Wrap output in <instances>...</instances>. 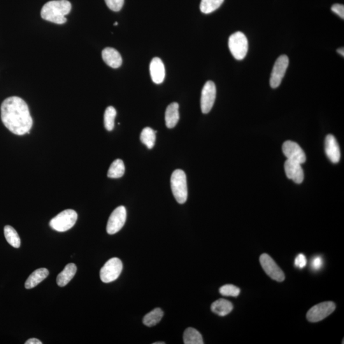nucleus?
<instances>
[{
  "label": "nucleus",
  "instance_id": "nucleus-1",
  "mask_svg": "<svg viewBox=\"0 0 344 344\" xmlns=\"http://www.w3.org/2000/svg\"><path fill=\"white\" fill-rule=\"evenodd\" d=\"M1 118L6 128L18 136H23L32 128V120L28 106L20 97L4 100L1 106Z\"/></svg>",
  "mask_w": 344,
  "mask_h": 344
},
{
  "label": "nucleus",
  "instance_id": "nucleus-2",
  "mask_svg": "<svg viewBox=\"0 0 344 344\" xmlns=\"http://www.w3.org/2000/svg\"><path fill=\"white\" fill-rule=\"evenodd\" d=\"M72 4L68 0H54L46 3L41 10L42 18L55 24L66 22L65 16L70 12Z\"/></svg>",
  "mask_w": 344,
  "mask_h": 344
},
{
  "label": "nucleus",
  "instance_id": "nucleus-3",
  "mask_svg": "<svg viewBox=\"0 0 344 344\" xmlns=\"http://www.w3.org/2000/svg\"><path fill=\"white\" fill-rule=\"evenodd\" d=\"M172 192L176 201L183 204L188 199V186L186 176L182 170H176L171 176Z\"/></svg>",
  "mask_w": 344,
  "mask_h": 344
},
{
  "label": "nucleus",
  "instance_id": "nucleus-4",
  "mask_svg": "<svg viewBox=\"0 0 344 344\" xmlns=\"http://www.w3.org/2000/svg\"><path fill=\"white\" fill-rule=\"evenodd\" d=\"M78 218V214L75 210L67 209L52 218L50 225L53 230L57 232L68 231L75 225Z\"/></svg>",
  "mask_w": 344,
  "mask_h": 344
},
{
  "label": "nucleus",
  "instance_id": "nucleus-5",
  "mask_svg": "<svg viewBox=\"0 0 344 344\" xmlns=\"http://www.w3.org/2000/svg\"><path fill=\"white\" fill-rule=\"evenodd\" d=\"M228 47L230 52L237 60H242L248 52L247 37L240 32H237L230 36Z\"/></svg>",
  "mask_w": 344,
  "mask_h": 344
},
{
  "label": "nucleus",
  "instance_id": "nucleus-6",
  "mask_svg": "<svg viewBox=\"0 0 344 344\" xmlns=\"http://www.w3.org/2000/svg\"><path fill=\"white\" fill-rule=\"evenodd\" d=\"M122 262L118 258H113L102 267L100 278L102 282L109 283L118 280L122 270Z\"/></svg>",
  "mask_w": 344,
  "mask_h": 344
},
{
  "label": "nucleus",
  "instance_id": "nucleus-7",
  "mask_svg": "<svg viewBox=\"0 0 344 344\" xmlns=\"http://www.w3.org/2000/svg\"><path fill=\"white\" fill-rule=\"evenodd\" d=\"M336 308V306L334 302H322L311 308L306 314V318L310 322H319L333 313Z\"/></svg>",
  "mask_w": 344,
  "mask_h": 344
},
{
  "label": "nucleus",
  "instance_id": "nucleus-8",
  "mask_svg": "<svg viewBox=\"0 0 344 344\" xmlns=\"http://www.w3.org/2000/svg\"><path fill=\"white\" fill-rule=\"evenodd\" d=\"M126 209L124 206H118L109 218L106 232L109 234H117L122 228L126 220Z\"/></svg>",
  "mask_w": 344,
  "mask_h": 344
},
{
  "label": "nucleus",
  "instance_id": "nucleus-9",
  "mask_svg": "<svg viewBox=\"0 0 344 344\" xmlns=\"http://www.w3.org/2000/svg\"><path fill=\"white\" fill-rule=\"evenodd\" d=\"M288 66H289V58L286 55L280 56L276 60L272 72L270 80V86L274 89L278 88L282 82Z\"/></svg>",
  "mask_w": 344,
  "mask_h": 344
},
{
  "label": "nucleus",
  "instance_id": "nucleus-10",
  "mask_svg": "<svg viewBox=\"0 0 344 344\" xmlns=\"http://www.w3.org/2000/svg\"><path fill=\"white\" fill-rule=\"evenodd\" d=\"M260 262L262 268L270 278L278 282H282L284 280V274L268 254H262L260 258Z\"/></svg>",
  "mask_w": 344,
  "mask_h": 344
},
{
  "label": "nucleus",
  "instance_id": "nucleus-11",
  "mask_svg": "<svg viewBox=\"0 0 344 344\" xmlns=\"http://www.w3.org/2000/svg\"><path fill=\"white\" fill-rule=\"evenodd\" d=\"M216 97V87L212 81H208L202 92L201 109L204 114H208L213 108Z\"/></svg>",
  "mask_w": 344,
  "mask_h": 344
},
{
  "label": "nucleus",
  "instance_id": "nucleus-12",
  "mask_svg": "<svg viewBox=\"0 0 344 344\" xmlns=\"http://www.w3.org/2000/svg\"><path fill=\"white\" fill-rule=\"evenodd\" d=\"M282 152L288 160L303 164L306 162V155L300 146L294 142L286 141L283 144Z\"/></svg>",
  "mask_w": 344,
  "mask_h": 344
},
{
  "label": "nucleus",
  "instance_id": "nucleus-13",
  "mask_svg": "<svg viewBox=\"0 0 344 344\" xmlns=\"http://www.w3.org/2000/svg\"><path fill=\"white\" fill-rule=\"evenodd\" d=\"M302 164L292 160H287L284 164V170L287 178L296 184H301L304 180V173Z\"/></svg>",
  "mask_w": 344,
  "mask_h": 344
},
{
  "label": "nucleus",
  "instance_id": "nucleus-14",
  "mask_svg": "<svg viewBox=\"0 0 344 344\" xmlns=\"http://www.w3.org/2000/svg\"><path fill=\"white\" fill-rule=\"evenodd\" d=\"M325 152L330 162L337 164L340 160V150L338 142L332 134H328L325 139Z\"/></svg>",
  "mask_w": 344,
  "mask_h": 344
},
{
  "label": "nucleus",
  "instance_id": "nucleus-15",
  "mask_svg": "<svg viewBox=\"0 0 344 344\" xmlns=\"http://www.w3.org/2000/svg\"><path fill=\"white\" fill-rule=\"evenodd\" d=\"M151 78L157 84L164 82L165 78V68L164 62L159 58H153L150 64Z\"/></svg>",
  "mask_w": 344,
  "mask_h": 344
},
{
  "label": "nucleus",
  "instance_id": "nucleus-16",
  "mask_svg": "<svg viewBox=\"0 0 344 344\" xmlns=\"http://www.w3.org/2000/svg\"><path fill=\"white\" fill-rule=\"evenodd\" d=\"M102 58L106 64L113 68H118L122 66V56L117 50L111 48H106L102 51Z\"/></svg>",
  "mask_w": 344,
  "mask_h": 344
},
{
  "label": "nucleus",
  "instance_id": "nucleus-17",
  "mask_svg": "<svg viewBox=\"0 0 344 344\" xmlns=\"http://www.w3.org/2000/svg\"><path fill=\"white\" fill-rule=\"evenodd\" d=\"M48 274L50 272L48 269L42 268L36 270L26 281L25 288L28 290H30L36 287L39 283L42 282L48 278Z\"/></svg>",
  "mask_w": 344,
  "mask_h": 344
},
{
  "label": "nucleus",
  "instance_id": "nucleus-18",
  "mask_svg": "<svg viewBox=\"0 0 344 344\" xmlns=\"http://www.w3.org/2000/svg\"><path fill=\"white\" fill-rule=\"evenodd\" d=\"M180 120V113H178V104L176 102L169 104L165 112V122L168 128L175 127Z\"/></svg>",
  "mask_w": 344,
  "mask_h": 344
},
{
  "label": "nucleus",
  "instance_id": "nucleus-19",
  "mask_svg": "<svg viewBox=\"0 0 344 344\" xmlns=\"http://www.w3.org/2000/svg\"><path fill=\"white\" fill-rule=\"evenodd\" d=\"M76 272V266L75 264H67L64 270L57 276V284L60 287H64L70 282L75 276Z\"/></svg>",
  "mask_w": 344,
  "mask_h": 344
},
{
  "label": "nucleus",
  "instance_id": "nucleus-20",
  "mask_svg": "<svg viewBox=\"0 0 344 344\" xmlns=\"http://www.w3.org/2000/svg\"><path fill=\"white\" fill-rule=\"evenodd\" d=\"M233 308L234 306L231 302L222 298L215 301L211 306L212 311L220 316L229 314L233 310Z\"/></svg>",
  "mask_w": 344,
  "mask_h": 344
},
{
  "label": "nucleus",
  "instance_id": "nucleus-21",
  "mask_svg": "<svg viewBox=\"0 0 344 344\" xmlns=\"http://www.w3.org/2000/svg\"><path fill=\"white\" fill-rule=\"evenodd\" d=\"M184 343L185 344H204L203 337L200 333L194 328H188L184 333Z\"/></svg>",
  "mask_w": 344,
  "mask_h": 344
},
{
  "label": "nucleus",
  "instance_id": "nucleus-22",
  "mask_svg": "<svg viewBox=\"0 0 344 344\" xmlns=\"http://www.w3.org/2000/svg\"><path fill=\"white\" fill-rule=\"evenodd\" d=\"M162 317L164 311L161 308H156L144 316L143 323L148 327L154 326L160 322Z\"/></svg>",
  "mask_w": 344,
  "mask_h": 344
},
{
  "label": "nucleus",
  "instance_id": "nucleus-23",
  "mask_svg": "<svg viewBox=\"0 0 344 344\" xmlns=\"http://www.w3.org/2000/svg\"><path fill=\"white\" fill-rule=\"evenodd\" d=\"M125 166L122 160H116L112 164L108 169V176L109 178H118L124 174Z\"/></svg>",
  "mask_w": 344,
  "mask_h": 344
},
{
  "label": "nucleus",
  "instance_id": "nucleus-24",
  "mask_svg": "<svg viewBox=\"0 0 344 344\" xmlns=\"http://www.w3.org/2000/svg\"><path fill=\"white\" fill-rule=\"evenodd\" d=\"M4 234L6 241L12 247L18 248L20 246V239L17 232L10 226H6L4 228Z\"/></svg>",
  "mask_w": 344,
  "mask_h": 344
},
{
  "label": "nucleus",
  "instance_id": "nucleus-25",
  "mask_svg": "<svg viewBox=\"0 0 344 344\" xmlns=\"http://www.w3.org/2000/svg\"><path fill=\"white\" fill-rule=\"evenodd\" d=\"M156 132L150 128H145L142 132L140 140L148 148H152L156 142Z\"/></svg>",
  "mask_w": 344,
  "mask_h": 344
},
{
  "label": "nucleus",
  "instance_id": "nucleus-26",
  "mask_svg": "<svg viewBox=\"0 0 344 344\" xmlns=\"http://www.w3.org/2000/svg\"><path fill=\"white\" fill-rule=\"evenodd\" d=\"M224 0H202L200 10L202 12L208 14L219 8Z\"/></svg>",
  "mask_w": 344,
  "mask_h": 344
},
{
  "label": "nucleus",
  "instance_id": "nucleus-27",
  "mask_svg": "<svg viewBox=\"0 0 344 344\" xmlns=\"http://www.w3.org/2000/svg\"><path fill=\"white\" fill-rule=\"evenodd\" d=\"M116 114H117V112L113 106H110L106 108L104 114V124L108 131H112L114 128Z\"/></svg>",
  "mask_w": 344,
  "mask_h": 344
},
{
  "label": "nucleus",
  "instance_id": "nucleus-28",
  "mask_svg": "<svg viewBox=\"0 0 344 344\" xmlns=\"http://www.w3.org/2000/svg\"><path fill=\"white\" fill-rule=\"evenodd\" d=\"M220 292L223 296L236 297L240 294V290L236 286L226 284L220 288Z\"/></svg>",
  "mask_w": 344,
  "mask_h": 344
},
{
  "label": "nucleus",
  "instance_id": "nucleus-29",
  "mask_svg": "<svg viewBox=\"0 0 344 344\" xmlns=\"http://www.w3.org/2000/svg\"><path fill=\"white\" fill-rule=\"evenodd\" d=\"M106 6L111 10L118 12L122 10L124 0H104Z\"/></svg>",
  "mask_w": 344,
  "mask_h": 344
},
{
  "label": "nucleus",
  "instance_id": "nucleus-30",
  "mask_svg": "<svg viewBox=\"0 0 344 344\" xmlns=\"http://www.w3.org/2000/svg\"><path fill=\"white\" fill-rule=\"evenodd\" d=\"M323 266V260L320 256L314 257L310 262V267L313 270L318 271L322 268Z\"/></svg>",
  "mask_w": 344,
  "mask_h": 344
},
{
  "label": "nucleus",
  "instance_id": "nucleus-31",
  "mask_svg": "<svg viewBox=\"0 0 344 344\" xmlns=\"http://www.w3.org/2000/svg\"><path fill=\"white\" fill-rule=\"evenodd\" d=\"M306 258L303 254H300L295 258L294 266L300 269L304 268L306 266Z\"/></svg>",
  "mask_w": 344,
  "mask_h": 344
},
{
  "label": "nucleus",
  "instance_id": "nucleus-32",
  "mask_svg": "<svg viewBox=\"0 0 344 344\" xmlns=\"http://www.w3.org/2000/svg\"><path fill=\"white\" fill-rule=\"evenodd\" d=\"M332 10L334 12V14L338 15L339 17L341 18L344 20V6L342 4H334L332 6Z\"/></svg>",
  "mask_w": 344,
  "mask_h": 344
},
{
  "label": "nucleus",
  "instance_id": "nucleus-33",
  "mask_svg": "<svg viewBox=\"0 0 344 344\" xmlns=\"http://www.w3.org/2000/svg\"><path fill=\"white\" fill-rule=\"evenodd\" d=\"M42 342L38 340V339L32 338H30L26 342L25 344H42Z\"/></svg>",
  "mask_w": 344,
  "mask_h": 344
},
{
  "label": "nucleus",
  "instance_id": "nucleus-34",
  "mask_svg": "<svg viewBox=\"0 0 344 344\" xmlns=\"http://www.w3.org/2000/svg\"><path fill=\"white\" fill-rule=\"evenodd\" d=\"M337 52L339 54H340L341 56H344V48H339L338 50H337Z\"/></svg>",
  "mask_w": 344,
  "mask_h": 344
},
{
  "label": "nucleus",
  "instance_id": "nucleus-35",
  "mask_svg": "<svg viewBox=\"0 0 344 344\" xmlns=\"http://www.w3.org/2000/svg\"><path fill=\"white\" fill-rule=\"evenodd\" d=\"M164 342H155L154 344H164Z\"/></svg>",
  "mask_w": 344,
  "mask_h": 344
},
{
  "label": "nucleus",
  "instance_id": "nucleus-36",
  "mask_svg": "<svg viewBox=\"0 0 344 344\" xmlns=\"http://www.w3.org/2000/svg\"><path fill=\"white\" fill-rule=\"evenodd\" d=\"M118 24V23L117 22H116L114 23V26H117Z\"/></svg>",
  "mask_w": 344,
  "mask_h": 344
}]
</instances>
